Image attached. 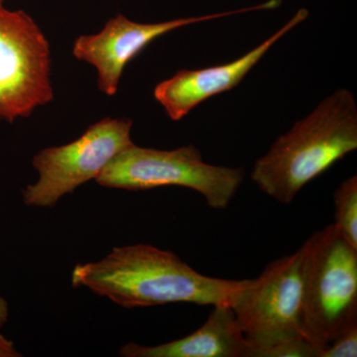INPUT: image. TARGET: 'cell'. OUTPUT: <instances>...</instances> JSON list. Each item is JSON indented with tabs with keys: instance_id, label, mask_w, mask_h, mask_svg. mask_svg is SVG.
<instances>
[{
	"instance_id": "obj_1",
	"label": "cell",
	"mask_w": 357,
	"mask_h": 357,
	"mask_svg": "<svg viewBox=\"0 0 357 357\" xmlns=\"http://www.w3.org/2000/svg\"><path fill=\"white\" fill-rule=\"evenodd\" d=\"M72 283L132 309L174 303L230 306L243 280L206 276L171 251L134 244L114 248L100 261L77 264Z\"/></svg>"
},
{
	"instance_id": "obj_2",
	"label": "cell",
	"mask_w": 357,
	"mask_h": 357,
	"mask_svg": "<svg viewBox=\"0 0 357 357\" xmlns=\"http://www.w3.org/2000/svg\"><path fill=\"white\" fill-rule=\"evenodd\" d=\"M357 148V107L340 89L296 122L255 162L251 180L282 204H292L305 185Z\"/></svg>"
},
{
	"instance_id": "obj_3",
	"label": "cell",
	"mask_w": 357,
	"mask_h": 357,
	"mask_svg": "<svg viewBox=\"0 0 357 357\" xmlns=\"http://www.w3.org/2000/svg\"><path fill=\"white\" fill-rule=\"evenodd\" d=\"M303 246V328L305 338L321 349L357 324V249L333 225Z\"/></svg>"
},
{
	"instance_id": "obj_4",
	"label": "cell",
	"mask_w": 357,
	"mask_h": 357,
	"mask_svg": "<svg viewBox=\"0 0 357 357\" xmlns=\"http://www.w3.org/2000/svg\"><path fill=\"white\" fill-rule=\"evenodd\" d=\"M244 180L243 168L211 165L192 145L166 150L131 145L116 155L96 178L112 189L146 191L182 187L199 192L213 210H225Z\"/></svg>"
},
{
	"instance_id": "obj_5",
	"label": "cell",
	"mask_w": 357,
	"mask_h": 357,
	"mask_svg": "<svg viewBox=\"0 0 357 357\" xmlns=\"http://www.w3.org/2000/svg\"><path fill=\"white\" fill-rule=\"evenodd\" d=\"M304 246L273 260L256 279L243 280L230 303L253 351L305 338L302 317Z\"/></svg>"
},
{
	"instance_id": "obj_6",
	"label": "cell",
	"mask_w": 357,
	"mask_h": 357,
	"mask_svg": "<svg viewBox=\"0 0 357 357\" xmlns=\"http://www.w3.org/2000/svg\"><path fill=\"white\" fill-rule=\"evenodd\" d=\"M131 128L130 119L107 117L69 144L41 150L32 161L38 180L23 190L25 204L51 208L65 195L98 178L117 154L134 144Z\"/></svg>"
},
{
	"instance_id": "obj_7",
	"label": "cell",
	"mask_w": 357,
	"mask_h": 357,
	"mask_svg": "<svg viewBox=\"0 0 357 357\" xmlns=\"http://www.w3.org/2000/svg\"><path fill=\"white\" fill-rule=\"evenodd\" d=\"M53 98L48 40L31 16L0 3V121L29 116Z\"/></svg>"
},
{
	"instance_id": "obj_8",
	"label": "cell",
	"mask_w": 357,
	"mask_h": 357,
	"mask_svg": "<svg viewBox=\"0 0 357 357\" xmlns=\"http://www.w3.org/2000/svg\"><path fill=\"white\" fill-rule=\"evenodd\" d=\"M276 6V0H269L259 6L237 10L208 14L198 17L178 18L152 24L134 22L122 14H119L105 24L102 31L79 36L73 46V55L77 60L84 61L96 68L98 89L105 95L112 96L119 89L122 73L126 65L159 37L195 23L249 11L274 9Z\"/></svg>"
},
{
	"instance_id": "obj_9",
	"label": "cell",
	"mask_w": 357,
	"mask_h": 357,
	"mask_svg": "<svg viewBox=\"0 0 357 357\" xmlns=\"http://www.w3.org/2000/svg\"><path fill=\"white\" fill-rule=\"evenodd\" d=\"M307 16V9H300L278 31L236 61L204 69L178 70L170 79L157 84L155 100L172 121H181L199 103L236 88L277 41L306 20Z\"/></svg>"
},
{
	"instance_id": "obj_10",
	"label": "cell",
	"mask_w": 357,
	"mask_h": 357,
	"mask_svg": "<svg viewBox=\"0 0 357 357\" xmlns=\"http://www.w3.org/2000/svg\"><path fill=\"white\" fill-rule=\"evenodd\" d=\"M250 347L231 307H213L203 326L187 337L158 345L128 344L123 357H249Z\"/></svg>"
},
{
	"instance_id": "obj_11",
	"label": "cell",
	"mask_w": 357,
	"mask_h": 357,
	"mask_svg": "<svg viewBox=\"0 0 357 357\" xmlns=\"http://www.w3.org/2000/svg\"><path fill=\"white\" fill-rule=\"evenodd\" d=\"M335 225L351 246L357 249V177L344 181L333 194Z\"/></svg>"
},
{
	"instance_id": "obj_12",
	"label": "cell",
	"mask_w": 357,
	"mask_h": 357,
	"mask_svg": "<svg viewBox=\"0 0 357 357\" xmlns=\"http://www.w3.org/2000/svg\"><path fill=\"white\" fill-rule=\"evenodd\" d=\"M319 351L306 338H296L258 349L251 357H319Z\"/></svg>"
},
{
	"instance_id": "obj_13",
	"label": "cell",
	"mask_w": 357,
	"mask_h": 357,
	"mask_svg": "<svg viewBox=\"0 0 357 357\" xmlns=\"http://www.w3.org/2000/svg\"><path fill=\"white\" fill-rule=\"evenodd\" d=\"M357 324L347 328L319 351V357H356Z\"/></svg>"
},
{
	"instance_id": "obj_14",
	"label": "cell",
	"mask_w": 357,
	"mask_h": 357,
	"mask_svg": "<svg viewBox=\"0 0 357 357\" xmlns=\"http://www.w3.org/2000/svg\"><path fill=\"white\" fill-rule=\"evenodd\" d=\"M17 356H21V354L16 351L13 342L11 340H7L3 335H0V357Z\"/></svg>"
},
{
	"instance_id": "obj_15",
	"label": "cell",
	"mask_w": 357,
	"mask_h": 357,
	"mask_svg": "<svg viewBox=\"0 0 357 357\" xmlns=\"http://www.w3.org/2000/svg\"><path fill=\"white\" fill-rule=\"evenodd\" d=\"M8 304H7L6 299L0 296V330H1L2 326L6 325L7 319H8Z\"/></svg>"
},
{
	"instance_id": "obj_16",
	"label": "cell",
	"mask_w": 357,
	"mask_h": 357,
	"mask_svg": "<svg viewBox=\"0 0 357 357\" xmlns=\"http://www.w3.org/2000/svg\"><path fill=\"white\" fill-rule=\"evenodd\" d=\"M3 2V0H0V3H2Z\"/></svg>"
}]
</instances>
